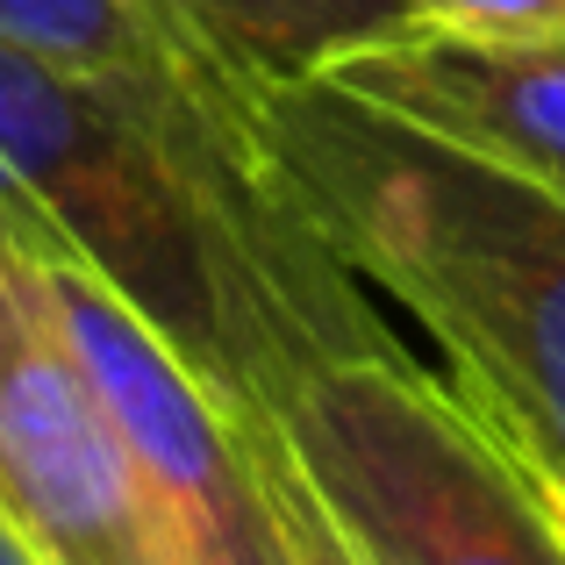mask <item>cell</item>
Masks as SVG:
<instances>
[{"instance_id":"cell-7","label":"cell","mask_w":565,"mask_h":565,"mask_svg":"<svg viewBox=\"0 0 565 565\" xmlns=\"http://www.w3.org/2000/svg\"><path fill=\"white\" fill-rule=\"evenodd\" d=\"M0 43L72 79L258 129V79L230 65L172 0H0Z\"/></svg>"},{"instance_id":"cell-1","label":"cell","mask_w":565,"mask_h":565,"mask_svg":"<svg viewBox=\"0 0 565 565\" xmlns=\"http://www.w3.org/2000/svg\"><path fill=\"white\" fill-rule=\"evenodd\" d=\"M0 244L94 273L250 415L330 351L394 344L365 279L273 180L258 129L72 79L8 43Z\"/></svg>"},{"instance_id":"cell-10","label":"cell","mask_w":565,"mask_h":565,"mask_svg":"<svg viewBox=\"0 0 565 565\" xmlns=\"http://www.w3.org/2000/svg\"><path fill=\"white\" fill-rule=\"evenodd\" d=\"M0 565H36V558H29V544L14 537V523H8V515H0Z\"/></svg>"},{"instance_id":"cell-8","label":"cell","mask_w":565,"mask_h":565,"mask_svg":"<svg viewBox=\"0 0 565 565\" xmlns=\"http://www.w3.org/2000/svg\"><path fill=\"white\" fill-rule=\"evenodd\" d=\"M172 8L250 79H294L423 14V0H172Z\"/></svg>"},{"instance_id":"cell-4","label":"cell","mask_w":565,"mask_h":565,"mask_svg":"<svg viewBox=\"0 0 565 565\" xmlns=\"http://www.w3.org/2000/svg\"><path fill=\"white\" fill-rule=\"evenodd\" d=\"M14 250V244H8ZM43 316L72 344L115 444L129 451L180 565H337L301 509L273 423L230 401L115 287L65 258L14 250Z\"/></svg>"},{"instance_id":"cell-3","label":"cell","mask_w":565,"mask_h":565,"mask_svg":"<svg viewBox=\"0 0 565 565\" xmlns=\"http://www.w3.org/2000/svg\"><path fill=\"white\" fill-rule=\"evenodd\" d=\"M265 423L337 565H565L552 494L408 344L301 365Z\"/></svg>"},{"instance_id":"cell-2","label":"cell","mask_w":565,"mask_h":565,"mask_svg":"<svg viewBox=\"0 0 565 565\" xmlns=\"http://www.w3.org/2000/svg\"><path fill=\"white\" fill-rule=\"evenodd\" d=\"M273 180L316 236L437 337L444 380L565 509V193L344 86L258 79Z\"/></svg>"},{"instance_id":"cell-9","label":"cell","mask_w":565,"mask_h":565,"mask_svg":"<svg viewBox=\"0 0 565 565\" xmlns=\"http://www.w3.org/2000/svg\"><path fill=\"white\" fill-rule=\"evenodd\" d=\"M429 14H466V22L494 29H537V36L565 43V0H423Z\"/></svg>"},{"instance_id":"cell-5","label":"cell","mask_w":565,"mask_h":565,"mask_svg":"<svg viewBox=\"0 0 565 565\" xmlns=\"http://www.w3.org/2000/svg\"><path fill=\"white\" fill-rule=\"evenodd\" d=\"M0 515L36 565H180L72 344L0 244Z\"/></svg>"},{"instance_id":"cell-6","label":"cell","mask_w":565,"mask_h":565,"mask_svg":"<svg viewBox=\"0 0 565 565\" xmlns=\"http://www.w3.org/2000/svg\"><path fill=\"white\" fill-rule=\"evenodd\" d=\"M316 79L373 100L401 122L472 158L565 193V43L537 29H494L466 14H408L351 51L322 57Z\"/></svg>"}]
</instances>
